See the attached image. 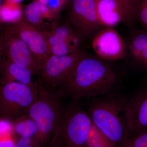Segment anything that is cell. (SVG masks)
Returning a JSON list of instances; mask_svg holds the SVG:
<instances>
[{"instance_id": "5b68a950", "label": "cell", "mask_w": 147, "mask_h": 147, "mask_svg": "<svg viewBox=\"0 0 147 147\" xmlns=\"http://www.w3.org/2000/svg\"><path fill=\"white\" fill-rule=\"evenodd\" d=\"M39 84L26 85L14 82L0 84V118L14 121L27 115L38 97Z\"/></svg>"}, {"instance_id": "7402d4cb", "label": "cell", "mask_w": 147, "mask_h": 147, "mask_svg": "<svg viewBox=\"0 0 147 147\" xmlns=\"http://www.w3.org/2000/svg\"><path fill=\"white\" fill-rule=\"evenodd\" d=\"M13 144L11 142H2L0 144V147H13Z\"/></svg>"}, {"instance_id": "e0dca14e", "label": "cell", "mask_w": 147, "mask_h": 147, "mask_svg": "<svg viewBox=\"0 0 147 147\" xmlns=\"http://www.w3.org/2000/svg\"><path fill=\"white\" fill-rule=\"evenodd\" d=\"M87 147H117L115 143L92 123L86 142Z\"/></svg>"}, {"instance_id": "ba28073f", "label": "cell", "mask_w": 147, "mask_h": 147, "mask_svg": "<svg viewBox=\"0 0 147 147\" xmlns=\"http://www.w3.org/2000/svg\"><path fill=\"white\" fill-rule=\"evenodd\" d=\"M92 46L98 57L102 60H120L126 57L125 42L113 28L105 27L99 30L93 38Z\"/></svg>"}, {"instance_id": "ffe728a7", "label": "cell", "mask_w": 147, "mask_h": 147, "mask_svg": "<svg viewBox=\"0 0 147 147\" xmlns=\"http://www.w3.org/2000/svg\"><path fill=\"white\" fill-rule=\"evenodd\" d=\"M136 19L147 32V0H138Z\"/></svg>"}, {"instance_id": "4fadbf2b", "label": "cell", "mask_w": 147, "mask_h": 147, "mask_svg": "<svg viewBox=\"0 0 147 147\" xmlns=\"http://www.w3.org/2000/svg\"><path fill=\"white\" fill-rule=\"evenodd\" d=\"M98 18L102 26L114 28L121 22L122 11L114 0H95Z\"/></svg>"}, {"instance_id": "7a4b0ae2", "label": "cell", "mask_w": 147, "mask_h": 147, "mask_svg": "<svg viewBox=\"0 0 147 147\" xmlns=\"http://www.w3.org/2000/svg\"><path fill=\"white\" fill-rule=\"evenodd\" d=\"M127 98L112 96L97 100L88 113L92 123L117 147L129 138L124 115Z\"/></svg>"}, {"instance_id": "52a82bcc", "label": "cell", "mask_w": 147, "mask_h": 147, "mask_svg": "<svg viewBox=\"0 0 147 147\" xmlns=\"http://www.w3.org/2000/svg\"><path fill=\"white\" fill-rule=\"evenodd\" d=\"M69 25L83 39L98 31L100 25L95 0H72L68 15Z\"/></svg>"}, {"instance_id": "30bf717a", "label": "cell", "mask_w": 147, "mask_h": 147, "mask_svg": "<svg viewBox=\"0 0 147 147\" xmlns=\"http://www.w3.org/2000/svg\"><path fill=\"white\" fill-rule=\"evenodd\" d=\"M10 26L28 47L34 62L36 72H40L50 56L42 32L23 20L16 21Z\"/></svg>"}, {"instance_id": "2e32d148", "label": "cell", "mask_w": 147, "mask_h": 147, "mask_svg": "<svg viewBox=\"0 0 147 147\" xmlns=\"http://www.w3.org/2000/svg\"><path fill=\"white\" fill-rule=\"evenodd\" d=\"M23 13V20L36 28L42 24L45 18L52 16L53 13L46 6L36 0L26 6Z\"/></svg>"}, {"instance_id": "cb8c5ba5", "label": "cell", "mask_w": 147, "mask_h": 147, "mask_svg": "<svg viewBox=\"0 0 147 147\" xmlns=\"http://www.w3.org/2000/svg\"><path fill=\"white\" fill-rule=\"evenodd\" d=\"M3 0H0V11L1 10V9L2 8L3 5Z\"/></svg>"}, {"instance_id": "8992f818", "label": "cell", "mask_w": 147, "mask_h": 147, "mask_svg": "<svg viewBox=\"0 0 147 147\" xmlns=\"http://www.w3.org/2000/svg\"><path fill=\"white\" fill-rule=\"evenodd\" d=\"M85 55L80 49L68 55H50L40 71L41 84L51 88H59Z\"/></svg>"}, {"instance_id": "6da1fadb", "label": "cell", "mask_w": 147, "mask_h": 147, "mask_svg": "<svg viewBox=\"0 0 147 147\" xmlns=\"http://www.w3.org/2000/svg\"><path fill=\"white\" fill-rule=\"evenodd\" d=\"M116 80L115 73L108 63L85 55L59 89L63 95L78 100L106 93L112 88Z\"/></svg>"}, {"instance_id": "3957f363", "label": "cell", "mask_w": 147, "mask_h": 147, "mask_svg": "<svg viewBox=\"0 0 147 147\" xmlns=\"http://www.w3.org/2000/svg\"><path fill=\"white\" fill-rule=\"evenodd\" d=\"M92 122L77 103L63 108L55 131L56 147H87Z\"/></svg>"}, {"instance_id": "9c48e42d", "label": "cell", "mask_w": 147, "mask_h": 147, "mask_svg": "<svg viewBox=\"0 0 147 147\" xmlns=\"http://www.w3.org/2000/svg\"><path fill=\"white\" fill-rule=\"evenodd\" d=\"M50 55L64 56L80 50L82 38L68 24L56 26L50 31L41 32Z\"/></svg>"}, {"instance_id": "ac0fdd59", "label": "cell", "mask_w": 147, "mask_h": 147, "mask_svg": "<svg viewBox=\"0 0 147 147\" xmlns=\"http://www.w3.org/2000/svg\"><path fill=\"white\" fill-rule=\"evenodd\" d=\"M122 11L123 22L130 24L136 19L138 0H114Z\"/></svg>"}, {"instance_id": "277c9868", "label": "cell", "mask_w": 147, "mask_h": 147, "mask_svg": "<svg viewBox=\"0 0 147 147\" xmlns=\"http://www.w3.org/2000/svg\"><path fill=\"white\" fill-rule=\"evenodd\" d=\"M57 88L39 84L38 97L27 112L42 137H47L54 132L63 111V95Z\"/></svg>"}, {"instance_id": "44dd1931", "label": "cell", "mask_w": 147, "mask_h": 147, "mask_svg": "<svg viewBox=\"0 0 147 147\" xmlns=\"http://www.w3.org/2000/svg\"><path fill=\"white\" fill-rule=\"evenodd\" d=\"M4 53V40L3 34H0V63L2 59L3 53Z\"/></svg>"}, {"instance_id": "5bb4252c", "label": "cell", "mask_w": 147, "mask_h": 147, "mask_svg": "<svg viewBox=\"0 0 147 147\" xmlns=\"http://www.w3.org/2000/svg\"><path fill=\"white\" fill-rule=\"evenodd\" d=\"M0 71L3 77L2 82H14L28 85L35 84L32 81L33 71L17 65L7 58L1 61Z\"/></svg>"}, {"instance_id": "8fae6325", "label": "cell", "mask_w": 147, "mask_h": 147, "mask_svg": "<svg viewBox=\"0 0 147 147\" xmlns=\"http://www.w3.org/2000/svg\"><path fill=\"white\" fill-rule=\"evenodd\" d=\"M124 114L129 138L147 131V88L128 98Z\"/></svg>"}, {"instance_id": "7c38bea8", "label": "cell", "mask_w": 147, "mask_h": 147, "mask_svg": "<svg viewBox=\"0 0 147 147\" xmlns=\"http://www.w3.org/2000/svg\"><path fill=\"white\" fill-rule=\"evenodd\" d=\"M4 53L9 61L18 66L28 69L34 73L35 68L28 47L10 26L6 27L3 34Z\"/></svg>"}, {"instance_id": "d6986e66", "label": "cell", "mask_w": 147, "mask_h": 147, "mask_svg": "<svg viewBox=\"0 0 147 147\" xmlns=\"http://www.w3.org/2000/svg\"><path fill=\"white\" fill-rule=\"evenodd\" d=\"M118 147H147V131L128 138Z\"/></svg>"}, {"instance_id": "9a60e30c", "label": "cell", "mask_w": 147, "mask_h": 147, "mask_svg": "<svg viewBox=\"0 0 147 147\" xmlns=\"http://www.w3.org/2000/svg\"><path fill=\"white\" fill-rule=\"evenodd\" d=\"M128 50L136 62L147 67V32H139L133 35L129 44Z\"/></svg>"}, {"instance_id": "603a6c76", "label": "cell", "mask_w": 147, "mask_h": 147, "mask_svg": "<svg viewBox=\"0 0 147 147\" xmlns=\"http://www.w3.org/2000/svg\"><path fill=\"white\" fill-rule=\"evenodd\" d=\"M7 1L8 2L17 3L20 2L23 0H7Z\"/></svg>"}]
</instances>
